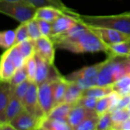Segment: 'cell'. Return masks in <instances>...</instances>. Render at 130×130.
<instances>
[{"label": "cell", "instance_id": "cell-1", "mask_svg": "<svg viewBox=\"0 0 130 130\" xmlns=\"http://www.w3.org/2000/svg\"><path fill=\"white\" fill-rule=\"evenodd\" d=\"M55 47L73 53H98L107 51V45L86 24L79 21L59 37L51 39Z\"/></svg>", "mask_w": 130, "mask_h": 130}, {"label": "cell", "instance_id": "cell-2", "mask_svg": "<svg viewBox=\"0 0 130 130\" xmlns=\"http://www.w3.org/2000/svg\"><path fill=\"white\" fill-rule=\"evenodd\" d=\"M78 20L87 26L111 28L130 35V11L113 15H78Z\"/></svg>", "mask_w": 130, "mask_h": 130}, {"label": "cell", "instance_id": "cell-3", "mask_svg": "<svg viewBox=\"0 0 130 130\" xmlns=\"http://www.w3.org/2000/svg\"><path fill=\"white\" fill-rule=\"evenodd\" d=\"M126 63V57L107 56L98 73L97 85H112L121 78L127 75Z\"/></svg>", "mask_w": 130, "mask_h": 130}, {"label": "cell", "instance_id": "cell-4", "mask_svg": "<svg viewBox=\"0 0 130 130\" xmlns=\"http://www.w3.org/2000/svg\"><path fill=\"white\" fill-rule=\"evenodd\" d=\"M37 8L28 2H0V12L20 23H27L35 18Z\"/></svg>", "mask_w": 130, "mask_h": 130}, {"label": "cell", "instance_id": "cell-5", "mask_svg": "<svg viewBox=\"0 0 130 130\" xmlns=\"http://www.w3.org/2000/svg\"><path fill=\"white\" fill-rule=\"evenodd\" d=\"M104 63V61L92 66H85L72 72L69 75L66 76V78L69 81L75 82L78 85L85 91L91 87L97 85L98 75Z\"/></svg>", "mask_w": 130, "mask_h": 130}, {"label": "cell", "instance_id": "cell-6", "mask_svg": "<svg viewBox=\"0 0 130 130\" xmlns=\"http://www.w3.org/2000/svg\"><path fill=\"white\" fill-rule=\"evenodd\" d=\"M58 78L47 81L38 85L39 103L46 117L54 107V88Z\"/></svg>", "mask_w": 130, "mask_h": 130}, {"label": "cell", "instance_id": "cell-7", "mask_svg": "<svg viewBox=\"0 0 130 130\" xmlns=\"http://www.w3.org/2000/svg\"><path fill=\"white\" fill-rule=\"evenodd\" d=\"M37 61V73L35 82L40 85L47 81L55 80L62 75L54 65L49 63L44 59L35 53Z\"/></svg>", "mask_w": 130, "mask_h": 130}, {"label": "cell", "instance_id": "cell-8", "mask_svg": "<svg viewBox=\"0 0 130 130\" xmlns=\"http://www.w3.org/2000/svg\"><path fill=\"white\" fill-rule=\"evenodd\" d=\"M23 105L27 112L39 119L43 120L46 117L39 103L38 85L36 82H31L27 92L24 97Z\"/></svg>", "mask_w": 130, "mask_h": 130}, {"label": "cell", "instance_id": "cell-9", "mask_svg": "<svg viewBox=\"0 0 130 130\" xmlns=\"http://www.w3.org/2000/svg\"><path fill=\"white\" fill-rule=\"evenodd\" d=\"M88 27L91 30H92L101 38V40L107 45L120 43V42H126L130 40V35L114 29L101 27H92V26H88Z\"/></svg>", "mask_w": 130, "mask_h": 130}, {"label": "cell", "instance_id": "cell-10", "mask_svg": "<svg viewBox=\"0 0 130 130\" xmlns=\"http://www.w3.org/2000/svg\"><path fill=\"white\" fill-rule=\"evenodd\" d=\"M43 120L34 117L24 110L11 121V124L16 130L40 129Z\"/></svg>", "mask_w": 130, "mask_h": 130}, {"label": "cell", "instance_id": "cell-11", "mask_svg": "<svg viewBox=\"0 0 130 130\" xmlns=\"http://www.w3.org/2000/svg\"><path fill=\"white\" fill-rule=\"evenodd\" d=\"M78 18L69 14L62 13L52 23V31L50 37L53 39L65 34L80 21Z\"/></svg>", "mask_w": 130, "mask_h": 130}, {"label": "cell", "instance_id": "cell-12", "mask_svg": "<svg viewBox=\"0 0 130 130\" xmlns=\"http://www.w3.org/2000/svg\"><path fill=\"white\" fill-rule=\"evenodd\" d=\"M55 45L50 37L41 36L34 40L35 53L49 63L54 65L55 60Z\"/></svg>", "mask_w": 130, "mask_h": 130}, {"label": "cell", "instance_id": "cell-13", "mask_svg": "<svg viewBox=\"0 0 130 130\" xmlns=\"http://www.w3.org/2000/svg\"><path fill=\"white\" fill-rule=\"evenodd\" d=\"M97 115L94 110L88 109L83 106L74 105L68 117V123L72 129H75L85 119Z\"/></svg>", "mask_w": 130, "mask_h": 130}, {"label": "cell", "instance_id": "cell-14", "mask_svg": "<svg viewBox=\"0 0 130 130\" xmlns=\"http://www.w3.org/2000/svg\"><path fill=\"white\" fill-rule=\"evenodd\" d=\"M17 68L14 62L10 59L8 55V52L5 51L1 56L0 63V79L2 82H9L13 77Z\"/></svg>", "mask_w": 130, "mask_h": 130}, {"label": "cell", "instance_id": "cell-15", "mask_svg": "<svg viewBox=\"0 0 130 130\" xmlns=\"http://www.w3.org/2000/svg\"><path fill=\"white\" fill-rule=\"evenodd\" d=\"M25 110L22 102L15 96L13 88L11 86V98L5 110V123L11 121Z\"/></svg>", "mask_w": 130, "mask_h": 130}, {"label": "cell", "instance_id": "cell-16", "mask_svg": "<svg viewBox=\"0 0 130 130\" xmlns=\"http://www.w3.org/2000/svg\"><path fill=\"white\" fill-rule=\"evenodd\" d=\"M62 13L65 12L56 6H44L37 8L34 18L37 20H43L53 23Z\"/></svg>", "mask_w": 130, "mask_h": 130}, {"label": "cell", "instance_id": "cell-17", "mask_svg": "<svg viewBox=\"0 0 130 130\" xmlns=\"http://www.w3.org/2000/svg\"><path fill=\"white\" fill-rule=\"evenodd\" d=\"M11 98V85L9 82L0 84V123H5V110Z\"/></svg>", "mask_w": 130, "mask_h": 130}, {"label": "cell", "instance_id": "cell-18", "mask_svg": "<svg viewBox=\"0 0 130 130\" xmlns=\"http://www.w3.org/2000/svg\"><path fill=\"white\" fill-rule=\"evenodd\" d=\"M83 90L75 82L69 81V85L65 94L64 102L75 105L82 97Z\"/></svg>", "mask_w": 130, "mask_h": 130}, {"label": "cell", "instance_id": "cell-19", "mask_svg": "<svg viewBox=\"0 0 130 130\" xmlns=\"http://www.w3.org/2000/svg\"><path fill=\"white\" fill-rule=\"evenodd\" d=\"M40 129L72 130V129L69 124L68 121L66 120H59V119H53L46 117L42 121Z\"/></svg>", "mask_w": 130, "mask_h": 130}, {"label": "cell", "instance_id": "cell-20", "mask_svg": "<svg viewBox=\"0 0 130 130\" xmlns=\"http://www.w3.org/2000/svg\"><path fill=\"white\" fill-rule=\"evenodd\" d=\"M130 53V44L129 41L120 42L107 45V56L126 57Z\"/></svg>", "mask_w": 130, "mask_h": 130}, {"label": "cell", "instance_id": "cell-21", "mask_svg": "<svg viewBox=\"0 0 130 130\" xmlns=\"http://www.w3.org/2000/svg\"><path fill=\"white\" fill-rule=\"evenodd\" d=\"M74 105L69 103H61L56 105L50 112L47 117L53 119H59L68 121V117Z\"/></svg>", "mask_w": 130, "mask_h": 130}, {"label": "cell", "instance_id": "cell-22", "mask_svg": "<svg viewBox=\"0 0 130 130\" xmlns=\"http://www.w3.org/2000/svg\"><path fill=\"white\" fill-rule=\"evenodd\" d=\"M69 85V80L66 77L61 76L58 78L54 88V107L64 102L65 94Z\"/></svg>", "mask_w": 130, "mask_h": 130}, {"label": "cell", "instance_id": "cell-23", "mask_svg": "<svg viewBox=\"0 0 130 130\" xmlns=\"http://www.w3.org/2000/svg\"><path fill=\"white\" fill-rule=\"evenodd\" d=\"M113 91V88L112 85H108V86L95 85L83 91L82 96L92 97L99 99L110 95Z\"/></svg>", "mask_w": 130, "mask_h": 130}, {"label": "cell", "instance_id": "cell-24", "mask_svg": "<svg viewBox=\"0 0 130 130\" xmlns=\"http://www.w3.org/2000/svg\"><path fill=\"white\" fill-rule=\"evenodd\" d=\"M15 30H7L0 33V46L5 50L12 47L15 44Z\"/></svg>", "mask_w": 130, "mask_h": 130}, {"label": "cell", "instance_id": "cell-25", "mask_svg": "<svg viewBox=\"0 0 130 130\" xmlns=\"http://www.w3.org/2000/svg\"><path fill=\"white\" fill-rule=\"evenodd\" d=\"M16 46L26 60L35 54L34 40L30 38L19 43Z\"/></svg>", "mask_w": 130, "mask_h": 130}, {"label": "cell", "instance_id": "cell-26", "mask_svg": "<svg viewBox=\"0 0 130 130\" xmlns=\"http://www.w3.org/2000/svg\"><path fill=\"white\" fill-rule=\"evenodd\" d=\"M6 50L8 52V57L14 62V64L15 65L17 69L21 68V66H23L25 64L26 59L22 56V54L21 53L20 50H18V48L16 45H14L12 47H11Z\"/></svg>", "mask_w": 130, "mask_h": 130}, {"label": "cell", "instance_id": "cell-27", "mask_svg": "<svg viewBox=\"0 0 130 130\" xmlns=\"http://www.w3.org/2000/svg\"><path fill=\"white\" fill-rule=\"evenodd\" d=\"M113 129V122L112 120V113L110 111L99 116L97 130Z\"/></svg>", "mask_w": 130, "mask_h": 130}, {"label": "cell", "instance_id": "cell-28", "mask_svg": "<svg viewBox=\"0 0 130 130\" xmlns=\"http://www.w3.org/2000/svg\"><path fill=\"white\" fill-rule=\"evenodd\" d=\"M28 79L27 77V70L26 64L21 66L19 69H17L16 72H14L13 77L9 82V84L11 87H15L18 85L21 84V82H24L25 80Z\"/></svg>", "mask_w": 130, "mask_h": 130}, {"label": "cell", "instance_id": "cell-29", "mask_svg": "<svg viewBox=\"0 0 130 130\" xmlns=\"http://www.w3.org/2000/svg\"><path fill=\"white\" fill-rule=\"evenodd\" d=\"M111 113H112V120L113 122V129H115V128L121 123H123V121L126 120L130 117V113L126 108L116 110L111 112Z\"/></svg>", "mask_w": 130, "mask_h": 130}, {"label": "cell", "instance_id": "cell-30", "mask_svg": "<svg viewBox=\"0 0 130 130\" xmlns=\"http://www.w3.org/2000/svg\"><path fill=\"white\" fill-rule=\"evenodd\" d=\"M99 117L98 115L91 116L82 121L75 130H95L98 123Z\"/></svg>", "mask_w": 130, "mask_h": 130}, {"label": "cell", "instance_id": "cell-31", "mask_svg": "<svg viewBox=\"0 0 130 130\" xmlns=\"http://www.w3.org/2000/svg\"><path fill=\"white\" fill-rule=\"evenodd\" d=\"M110 107V95H108V96L98 99L94 111L96 114L99 117L105 113L106 112L109 111Z\"/></svg>", "mask_w": 130, "mask_h": 130}, {"label": "cell", "instance_id": "cell-32", "mask_svg": "<svg viewBox=\"0 0 130 130\" xmlns=\"http://www.w3.org/2000/svg\"><path fill=\"white\" fill-rule=\"evenodd\" d=\"M30 83H31V82L30 80L27 79L24 82H21V84L18 85L17 86L12 87L15 96L22 102V104H23L24 97H25V95H26V94L27 92V90L29 88V86H30Z\"/></svg>", "mask_w": 130, "mask_h": 130}, {"label": "cell", "instance_id": "cell-33", "mask_svg": "<svg viewBox=\"0 0 130 130\" xmlns=\"http://www.w3.org/2000/svg\"><path fill=\"white\" fill-rule=\"evenodd\" d=\"M27 24L28 34H29V37L30 39L36 40L42 36L37 21L35 18L27 22Z\"/></svg>", "mask_w": 130, "mask_h": 130}, {"label": "cell", "instance_id": "cell-34", "mask_svg": "<svg viewBox=\"0 0 130 130\" xmlns=\"http://www.w3.org/2000/svg\"><path fill=\"white\" fill-rule=\"evenodd\" d=\"M26 66H27V77L28 80L30 82H35V78H36V73H37V61L35 58V54L27 59L26 60Z\"/></svg>", "mask_w": 130, "mask_h": 130}, {"label": "cell", "instance_id": "cell-35", "mask_svg": "<svg viewBox=\"0 0 130 130\" xmlns=\"http://www.w3.org/2000/svg\"><path fill=\"white\" fill-rule=\"evenodd\" d=\"M14 30H15V36H16L14 45H17L19 43L30 38L28 34L27 23H21V24Z\"/></svg>", "mask_w": 130, "mask_h": 130}, {"label": "cell", "instance_id": "cell-36", "mask_svg": "<svg viewBox=\"0 0 130 130\" xmlns=\"http://www.w3.org/2000/svg\"><path fill=\"white\" fill-rule=\"evenodd\" d=\"M98 101V99L95 98L88 97V96H82L75 105L83 106V107H86L88 109L94 110Z\"/></svg>", "mask_w": 130, "mask_h": 130}, {"label": "cell", "instance_id": "cell-37", "mask_svg": "<svg viewBox=\"0 0 130 130\" xmlns=\"http://www.w3.org/2000/svg\"><path fill=\"white\" fill-rule=\"evenodd\" d=\"M37 21L42 36L50 37L51 31H52V23L43 20H37Z\"/></svg>", "mask_w": 130, "mask_h": 130}, {"label": "cell", "instance_id": "cell-38", "mask_svg": "<svg viewBox=\"0 0 130 130\" xmlns=\"http://www.w3.org/2000/svg\"><path fill=\"white\" fill-rule=\"evenodd\" d=\"M113 91H119L121 89L127 88L130 87V76L129 75H126L120 79H119L117 82H116L114 84L112 85Z\"/></svg>", "mask_w": 130, "mask_h": 130}, {"label": "cell", "instance_id": "cell-39", "mask_svg": "<svg viewBox=\"0 0 130 130\" xmlns=\"http://www.w3.org/2000/svg\"><path fill=\"white\" fill-rule=\"evenodd\" d=\"M56 7L60 8L61 10H62L66 14H72V15H74L75 17H78L79 14H78L77 12H75L74 10L71 9L70 8H68L62 2V0H50Z\"/></svg>", "mask_w": 130, "mask_h": 130}, {"label": "cell", "instance_id": "cell-40", "mask_svg": "<svg viewBox=\"0 0 130 130\" xmlns=\"http://www.w3.org/2000/svg\"><path fill=\"white\" fill-rule=\"evenodd\" d=\"M110 107L109 111L113 112L116 109V107H117V104H119L122 97L118 94V92H117L116 91H113L110 94Z\"/></svg>", "mask_w": 130, "mask_h": 130}, {"label": "cell", "instance_id": "cell-41", "mask_svg": "<svg viewBox=\"0 0 130 130\" xmlns=\"http://www.w3.org/2000/svg\"><path fill=\"white\" fill-rule=\"evenodd\" d=\"M28 2L34 5L36 8H40L44 6H50V5H54V4L50 0H27Z\"/></svg>", "mask_w": 130, "mask_h": 130}, {"label": "cell", "instance_id": "cell-42", "mask_svg": "<svg viewBox=\"0 0 130 130\" xmlns=\"http://www.w3.org/2000/svg\"><path fill=\"white\" fill-rule=\"evenodd\" d=\"M129 104L130 94L126 95V96H124V97H122L121 99H120V102H119V104H117V107H116V109H115L114 110H120V109H125V108H126V107L129 105ZM114 110H113V111H114Z\"/></svg>", "mask_w": 130, "mask_h": 130}, {"label": "cell", "instance_id": "cell-43", "mask_svg": "<svg viewBox=\"0 0 130 130\" xmlns=\"http://www.w3.org/2000/svg\"><path fill=\"white\" fill-rule=\"evenodd\" d=\"M115 129H120V130H130V117L127 119L126 120L123 121L121 123L120 125H118Z\"/></svg>", "mask_w": 130, "mask_h": 130}, {"label": "cell", "instance_id": "cell-44", "mask_svg": "<svg viewBox=\"0 0 130 130\" xmlns=\"http://www.w3.org/2000/svg\"><path fill=\"white\" fill-rule=\"evenodd\" d=\"M0 129L2 130H16L14 127L11 124V123H0Z\"/></svg>", "mask_w": 130, "mask_h": 130}, {"label": "cell", "instance_id": "cell-45", "mask_svg": "<svg viewBox=\"0 0 130 130\" xmlns=\"http://www.w3.org/2000/svg\"><path fill=\"white\" fill-rule=\"evenodd\" d=\"M126 73H127V75H129L130 76V61H129L127 59H126Z\"/></svg>", "mask_w": 130, "mask_h": 130}, {"label": "cell", "instance_id": "cell-46", "mask_svg": "<svg viewBox=\"0 0 130 130\" xmlns=\"http://www.w3.org/2000/svg\"><path fill=\"white\" fill-rule=\"evenodd\" d=\"M0 2H27V0H0Z\"/></svg>", "mask_w": 130, "mask_h": 130}, {"label": "cell", "instance_id": "cell-47", "mask_svg": "<svg viewBox=\"0 0 130 130\" xmlns=\"http://www.w3.org/2000/svg\"><path fill=\"white\" fill-rule=\"evenodd\" d=\"M126 58L129 61H130V53L128 55V56H126Z\"/></svg>", "mask_w": 130, "mask_h": 130}, {"label": "cell", "instance_id": "cell-48", "mask_svg": "<svg viewBox=\"0 0 130 130\" xmlns=\"http://www.w3.org/2000/svg\"><path fill=\"white\" fill-rule=\"evenodd\" d=\"M129 44H130V40H129Z\"/></svg>", "mask_w": 130, "mask_h": 130}]
</instances>
